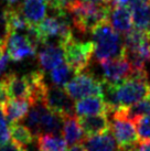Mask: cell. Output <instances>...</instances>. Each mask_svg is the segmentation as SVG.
<instances>
[{"instance_id":"cell-22","label":"cell","mask_w":150,"mask_h":151,"mask_svg":"<svg viewBox=\"0 0 150 151\" xmlns=\"http://www.w3.org/2000/svg\"><path fill=\"white\" fill-rule=\"evenodd\" d=\"M10 136L13 141H16L22 147H27L34 141L35 134L25 125H22L20 122H14L11 124L10 127Z\"/></svg>"},{"instance_id":"cell-8","label":"cell","mask_w":150,"mask_h":151,"mask_svg":"<svg viewBox=\"0 0 150 151\" xmlns=\"http://www.w3.org/2000/svg\"><path fill=\"white\" fill-rule=\"evenodd\" d=\"M42 104L48 109L58 114L63 118L75 116L74 99L72 98L64 88L56 85H46Z\"/></svg>"},{"instance_id":"cell-34","label":"cell","mask_w":150,"mask_h":151,"mask_svg":"<svg viewBox=\"0 0 150 151\" xmlns=\"http://www.w3.org/2000/svg\"><path fill=\"white\" fill-rule=\"evenodd\" d=\"M84 2H91V4H108L109 0H82Z\"/></svg>"},{"instance_id":"cell-19","label":"cell","mask_w":150,"mask_h":151,"mask_svg":"<svg viewBox=\"0 0 150 151\" xmlns=\"http://www.w3.org/2000/svg\"><path fill=\"white\" fill-rule=\"evenodd\" d=\"M124 47L125 52L140 50L145 46L149 45L150 31H145L140 29H131L126 34H124Z\"/></svg>"},{"instance_id":"cell-26","label":"cell","mask_w":150,"mask_h":151,"mask_svg":"<svg viewBox=\"0 0 150 151\" xmlns=\"http://www.w3.org/2000/svg\"><path fill=\"white\" fill-rule=\"evenodd\" d=\"M133 122L140 141H150V114L139 117Z\"/></svg>"},{"instance_id":"cell-20","label":"cell","mask_w":150,"mask_h":151,"mask_svg":"<svg viewBox=\"0 0 150 151\" xmlns=\"http://www.w3.org/2000/svg\"><path fill=\"white\" fill-rule=\"evenodd\" d=\"M133 22L137 29L150 31V4L136 2L130 7Z\"/></svg>"},{"instance_id":"cell-11","label":"cell","mask_w":150,"mask_h":151,"mask_svg":"<svg viewBox=\"0 0 150 151\" xmlns=\"http://www.w3.org/2000/svg\"><path fill=\"white\" fill-rule=\"evenodd\" d=\"M39 65L43 72L52 71L64 63V51L58 44H46L43 45L42 50L38 54Z\"/></svg>"},{"instance_id":"cell-28","label":"cell","mask_w":150,"mask_h":151,"mask_svg":"<svg viewBox=\"0 0 150 151\" xmlns=\"http://www.w3.org/2000/svg\"><path fill=\"white\" fill-rule=\"evenodd\" d=\"M10 129L8 127V120L6 118L4 107L0 105V145L7 142L10 139Z\"/></svg>"},{"instance_id":"cell-17","label":"cell","mask_w":150,"mask_h":151,"mask_svg":"<svg viewBox=\"0 0 150 151\" xmlns=\"http://www.w3.org/2000/svg\"><path fill=\"white\" fill-rule=\"evenodd\" d=\"M62 134L66 143L72 145V146L76 145V143H82L85 139L87 138L84 134L76 116H70V117L64 118Z\"/></svg>"},{"instance_id":"cell-10","label":"cell","mask_w":150,"mask_h":151,"mask_svg":"<svg viewBox=\"0 0 150 151\" xmlns=\"http://www.w3.org/2000/svg\"><path fill=\"white\" fill-rule=\"evenodd\" d=\"M6 47L10 60L14 62H21L28 58H32L37 53V46L30 41V39L18 32L10 33Z\"/></svg>"},{"instance_id":"cell-32","label":"cell","mask_w":150,"mask_h":151,"mask_svg":"<svg viewBox=\"0 0 150 151\" xmlns=\"http://www.w3.org/2000/svg\"><path fill=\"white\" fill-rule=\"evenodd\" d=\"M9 60H10V58H9L8 54H4L0 58V75L7 70L9 64Z\"/></svg>"},{"instance_id":"cell-21","label":"cell","mask_w":150,"mask_h":151,"mask_svg":"<svg viewBox=\"0 0 150 151\" xmlns=\"http://www.w3.org/2000/svg\"><path fill=\"white\" fill-rule=\"evenodd\" d=\"M67 143L58 134H43L38 136V147L40 151H66Z\"/></svg>"},{"instance_id":"cell-27","label":"cell","mask_w":150,"mask_h":151,"mask_svg":"<svg viewBox=\"0 0 150 151\" xmlns=\"http://www.w3.org/2000/svg\"><path fill=\"white\" fill-rule=\"evenodd\" d=\"M10 35L7 8L0 9V45L6 47V43Z\"/></svg>"},{"instance_id":"cell-23","label":"cell","mask_w":150,"mask_h":151,"mask_svg":"<svg viewBox=\"0 0 150 151\" xmlns=\"http://www.w3.org/2000/svg\"><path fill=\"white\" fill-rule=\"evenodd\" d=\"M7 14H8V22L9 28H10V33L11 32H28L29 28L31 27L29 22L25 20L23 14L20 12L19 8H7Z\"/></svg>"},{"instance_id":"cell-31","label":"cell","mask_w":150,"mask_h":151,"mask_svg":"<svg viewBox=\"0 0 150 151\" xmlns=\"http://www.w3.org/2000/svg\"><path fill=\"white\" fill-rule=\"evenodd\" d=\"M9 95L8 91H7V86L6 83L2 78H0V105H4L7 101H8Z\"/></svg>"},{"instance_id":"cell-16","label":"cell","mask_w":150,"mask_h":151,"mask_svg":"<svg viewBox=\"0 0 150 151\" xmlns=\"http://www.w3.org/2000/svg\"><path fill=\"white\" fill-rule=\"evenodd\" d=\"M87 151H119V147L109 130L100 134L87 137L83 141Z\"/></svg>"},{"instance_id":"cell-2","label":"cell","mask_w":150,"mask_h":151,"mask_svg":"<svg viewBox=\"0 0 150 151\" xmlns=\"http://www.w3.org/2000/svg\"><path fill=\"white\" fill-rule=\"evenodd\" d=\"M94 58L97 62L125 56L124 41L108 21L96 27L92 31Z\"/></svg>"},{"instance_id":"cell-13","label":"cell","mask_w":150,"mask_h":151,"mask_svg":"<svg viewBox=\"0 0 150 151\" xmlns=\"http://www.w3.org/2000/svg\"><path fill=\"white\" fill-rule=\"evenodd\" d=\"M6 83L9 98L11 99H25L30 101V88L25 76H19L14 73H9L2 77Z\"/></svg>"},{"instance_id":"cell-37","label":"cell","mask_w":150,"mask_h":151,"mask_svg":"<svg viewBox=\"0 0 150 151\" xmlns=\"http://www.w3.org/2000/svg\"><path fill=\"white\" fill-rule=\"evenodd\" d=\"M149 52H150V42H149Z\"/></svg>"},{"instance_id":"cell-4","label":"cell","mask_w":150,"mask_h":151,"mask_svg":"<svg viewBox=\"0 0 150 151\" xmlns=\"http://www.w3.org/2000/svg\"><path fill=\"white\" fill-rule=\"evenodd\" d=\"M64 118L51 111L42 103H35L25 117V126L29 127L34 134H58L63 127Z\"/></svg>"},{"instance_id":"cell-7","label":"cell","mask_w":150,"mask_h":151,"mask_svg":"<svg viewBox=\"0 0 150 151\" xmlns=\"http://www.w3.org/2000/svg\"><path fill=\"white\" fill-rule=\"evenodd\" d=\"M109 131L116 140L119 150L127 149L138 142V134L135 122L123 116L119 111L108 114Z\"/></svg>"},{"instance_id":"cell-1","label":"cell","mask_w":150,"mask_h":151,"mask_svg":"<svg viewBox=\"0 0 150 151\" xmlns=\"http://www.w3.org/2000/svg\"><path fill=\"white\" fill-rule=\"evenodd\" d=\"M112 7L108 4H91L76 0L69 6L67 12L77 31L82 34H86L95 29L96 27L108 21Z\"/></svg>"},{"instance_id":"cell-30","label":"cell","mask_w":150,"mask_h":151,"mask_svg":"<svg viewBox=\"0 0 150 151\" xmlns=\"http://www.w3.org/2000/svg\"><path fill=\"white\" fill-rule=\"evenodd\" d=\"M119 151H150V141H139L135 146Z\"/></svg>"},{"instance_id":"cell-12","label":"cell","mask_w":150,"mask_h":151,"mask_svg":"<svg viewBox=\"0 0 150 151\" xmlns=\"http://www.w3.org/2000/svg\"><path fill=\"white\" fill-rule=\"evenodd\" d=\"M75 115L76 116H91V115H100L106 114L108 115V107L106 105L103 97L89 96L76 101L74 105Z\"/></svg>"},{"instance_id":"cell-3","label":"cell","mask_w":150,"mask_h":151,"mask_svg":"<svg viewBox=\"0 0 150 151\" xmlns=\"http://www.w3.org/2000/svg\"><path fill=\"white\" fill-rule=\"evenodd\" d=\"M120 109L127 108L150 95V84L147 73L133 74L121 83L114 85Z\"/></svg>"},{"instance_id":"cell-15","label":"cell","mask_w":150,"mask_h":151,"mask_svg":"<svg viewBox=\"0 0 150 151\" xmlns=\"http://www.w3.org/2000/svg\"><path fill=\"white\" fill-rule=\"evenodd\" d=\"M108 22L118 33L126 34L133 29V14L128 7L112 8L108 17Z\"/></svg>"},{"instance_id":"cell-25","label":"cell","mask_w":150,"mask_h":151,"mask_svg":"<svg viewBox=\"0 0 150 151\" xmlns=\"http://www.w3.org/2000/svg\"><path fill=\"white\" fill-rule=\"evenodd\" d=\"M119 113L131 122H135L139 117L150 114V95L127 108L121 109Z\"/></svg>"},{"instance_id":"cell-14","label":"cell","mask_w":150,"mask_h":151,"mask_svg":"<svg viewBox=\"0 0 150 151\" xmlns=\"http://www.w3.org/2000/svg\"><path fill=\"white\" fill-rule=\"evenodd\" d=\"M79 122L86 137H93L109 130V118L106 114L82 116Z\"/></svg>"},{"instance_id":"cell-9","label":"cell","mask_w":150,"mask_h":151,"mask_svg":"<svg viewBox=\"0 0 150 151\" xmlns=\"http://www.w3.org/2000/svg\"><path fill=\"white\" fill-rule=\"evenodd\" d=\"M103 81L107 84L117 85L133 75V70L126 56L115 58L100 62Z\"/></svg>"},{"instance_id":"cell-36","label":"cell","mask_w":150,"mask_h":151,"mask_svg":"<svg viewBox=\"0 0 150 151\" xmlns=\"http://www.w3.org/2000/svg\"><path fill=\"white\" fill-rule=\"evenodd\" d=\"M136 2H148V4H150V0H133V4H136Z\"/></svg>"},{"instance_id":"cell-24","label":"cell","mask_w":150,"mask_h":151,"mask_svg":"<svg viewBox=\"0 0 150 151\" xmlns=\"http://www.w3.org/2000/svg\"><path fill=\"white\" fill-rule=\"evenodd\" d=\"M75 75L76 73L74 72V70L66 63H62L58 67L50 71V78L53 85H56L60 87L65 86Z\"/></svg>"},{"instance_id":"cell-6","label":"cell","mask_w":150,"mask_h":151,"mask_svg":"<svg viewBox=\"0 0 150 151\" xmlns=\"http://www.w3.org/2000/svg\"><path fill=\"white\" fill-rule=\"evenodd\" d=\"M64 89L74 101L89 96L103 97V81L86 70L76 74L64 86Z\"/></svg>"},{"instance_id":"cell-18","label":"cell","mask_w":150,"mask_h":151,"mask_svg":"<svg viewBox=\"0 0 150 151\" xmlns=\"http://www.w3.org/2000/svg\"><path fill=\"white\" fill-rule=\"evenodd\" d=\"M31 103L25 99H11L4 105V111L6 118L10 124L19 122L21 119L27 117L30 110Z\"/></svg>"},{"instance_id":"cell-29","label":"cell","mask_w":150,"mask_h":151,"mask_svg":"<svg viewBox=\"0 0 150 151\" xmlns=\"http://www.w3.org/2000/svg\"><path fill=\"white\" fill-rule=\"evenodd\" d=\"M0 151H25L22 146H20L19 143L16 141H7V142L0 145Z\"/></svg>"},{"instance_id":"cell-35","label":"cell","mask_w":150,"mask_h":151,"mask_svg":"<svg viewBox=\"0 0 150 151\" xmlns=\"http://www.w3.org/2000/svg\"><path fill=\"white\" fill-rule=\"evenodd\" d=\"M6 2H8L10 6H12V4H17L19 0H4Z\"/></svg>"},{"instance_id":"cell-33","label":"cell","mask_w":150,"mask_h":151,"mask_svg":"<svg viewBox=\"0 0 150 151\" xmlns=\"http://www.w3.org/2000/svg\"><path fill=\"white\" fill-rule=\"evenodd\" d=\"M67 151H87V149L84 146V143H76L73 145Z\"/></svg>"},{"instance_id":"cell-5","label":"cell","mask_w":150,"mask_h":151,"mask_svg":"<svg viewBox=\"0 0 150 151\" xmlns=\"http://www.w3.org/2000/svg\"><path fill=\"white\" fill-rule=\"evenodd\" d=\"M62 47L64 51L65 63L69 64L76 74L87 70L94 55L93 42L79 41L72 37L69 41L63 44Z\"/></svg>"}]
</instances>
